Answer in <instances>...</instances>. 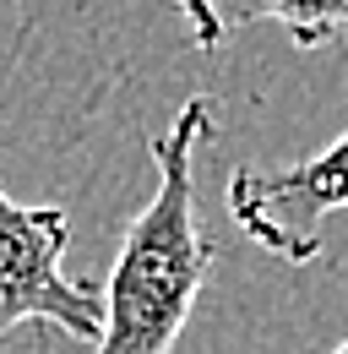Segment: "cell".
Returning a JSON list of instances; mask_svg holds the SVG:
<instances>
[{"instance_id":"cell-2","label":"cell","mask_w":348,"mask_h":354,"mask_svg":"<svg viewBox=\"0 0 348 354\" xmlns=\"http://www.w3.org/2000/svg\"><path fill=\"white\" fill-rule=\"evenodd\" d=\"M66 207L11 202L0 185V344L17 327H55L71 344L98 338L104 295L66 272Z\"/></svg>"},{"instance_id":"cell-6","label":"cell","mask_w":348,"mask_h":354,"mask_svg":"<svg viewBox=\"0 0 348 354\" xmlns=\"http://www.w3.org/2000/svg\"><path fill=\"white\" fill-rule=\"evenodd\" d=\"M332 354H348V338H343V344H338V349H332Z\"/></svg>"},{"instance_id":"cell-1","label":"cell","mask_w":348,"mask_h":354,"mask_svg":"<svg viewBox=\"0 0 348 354\" xmlns=\"http://www.w3.org/2000/svg\"><path fill=\"white\" fill-rule=\"evenodd\" d=\"M213 98H185L169 131L153 147V196L130 213L115 267L104 278V316L93 354H174L202 283L213 272V234L202 229L196 207V158L213 136Z\"/></svg>"},{"instance_id":"cell-4","label":"cell","mask_w":348,"mask_h":354,"mask_svg":"<svg viewBox=\"0 0 348 354\" xmlns=\"http://www.w3.org/2000/svg\"><path fill=\"white\" fill-rule=\"evenodd\" d=\"M213 17L223 33L251 28V22H272L300 49L348 44V0H213Z\"/></svg>"},{"instance_id":"cell-5","label":"cell","mask_w":348,"mask_h":354,"mask_svg":"<svg viewBox=\"0 0 348 354\" xmlns=\"http://www.w3.org/2000/svg\"><path fill=\"white\" fill-rule=\"evenodd\" d=\"M169 6L185 17V28H191V44L202 49V55H213V49L223 44V28H218V17H213V0H169Z\"/></svg>"},{"instance_id":"cell-3","label":"cell","mask_w":348,"mask_h":354,"mask_svg":"<svg viewBox=\"0 0 348 354\" xmlns=\"http://www.w3.org/2000/svg\"><path fill=\"white\" fill-rule=\"evenodd\" d=\"M229 218L245 240L289 267L321 257V229L332 213H348V131L294 164H245L223 185Z\"/></svg>"}]
</instances>
